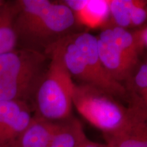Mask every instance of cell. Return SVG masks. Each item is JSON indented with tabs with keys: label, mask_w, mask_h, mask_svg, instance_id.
<instances>
[{
	"label": "cell",
	"mask_w": 147,
	"mask_h": 147,
	"mask_svg": "<svg viewBox=\"0 0 147 147\" xmlns=\"http://www.w3.org/2000/svg\"><path fill=\"white\" fill-rule=\"evenodd\" d=\"M49 63V56L43 53L24 49L0 55V80L45 71Z\"/></svg>",
	"instance_id": "8"
},
{
	"label": "cell",
	"mask_w": 147,
	"mask_h": 147,
	"mask_svg": "<svg viewBox=\"0 0 147 147\" xmlns=\"http://www.w3.org/2000/svg\"><path fill=\"white\" fill-rule=\"evenodd\" d=\"M5 1H4V0H0V6H1V5H2L3 3H4Z\"/></svg>",
	"instance_id": "18"
},
{
	"label": "cell",
	"mask_w": 147,
	"mask_h": 147,
	"mask_svg": "<svg viewBox=\"0 0 147 147\" xmlns=\"http://www.w3.org/2000/svg\"><path fill=\"white\" fill-rule=\"evenodd\" d=\"M81 147H108V145L106 144H102V143H98L93 142L88 139L84 143L83 145Z\"/></svg>",
	"instance_id": "17"
},
{
	"label": "cell",
	"mask_w": 147,
	"mask_h": 147,
	"mask_svg": "<svg viewBox=\"0 0 147 147\" xmlns=\"http://www.w3.org/2000/svg\"><path fill=\"white\" fill-rule=\"evenodd\" d=\"M15 1H5L0 6V55L17 49V38L14 29Z\"/></svg>",
	"instance_id": "14"
},
{
	"label": "cell",
	"mask_w": 147,
	"mask_h": 147,
	"mask_svg": "<svg viewBox=\"0 0 147 147\" xmlns=\"http://www.w3.org/2000/svg\"><path fill=\"white\" fill-rule=\"evenodd\" d=\"M58 123L34 115L29 126L16 140L14 147H49Z\"/></svg>",
	"instance_id": "12"
},
{
	"label": "cell",
	"mask_w": 147,
	"mask_h": 147,
	"mask_svg": "<svg viewBox=\"0 0 147 147\" xmlns=\"http://www.w3.org/2000/svg\"><path fill=\"white\" fill-rule=\"evenodd\" d=\"M46 69L0 80V100L23 101L32 104L35 92Z\"/></svg>",
	"instance_id": "11"
},
{
	"label": "cell",
	"mask_w": 147,
	"mask_h": 147,
	"mask_svg": "<svg viewBox=\"0 0 147 147\" xmlns=\"http://www.w3.org/2000/svg\"><path fill=\"white\" fill-rule=\"evenodd\" d=\"M126 84L128 99L135 101L147 110V59L140 63Z\"/></svg>",
	"instance_id": "15"
},
{
	"label": "cell",
	"mask_w": 147,
	"mask_h": 147,
	"mask_svg": "<svg viewBox=\"0 0 147 147\" xmlns=\"http://www.w3.org/2000/svg\"><path fill=\"white\" fill-rule=\"evenodd\" d=\"M128 118L119 131L104 135L108 147H147V110L128 100Z\"/></svg>",
	"instance_id": "7"
},
{
	"label": "cell",
	"mask_w": 147,
	"mask_h": 147,
	"mask_svg": "<svg viewBox=\"0 0 147 147\" xmlns=\"http://www.w3.org/2000/svg\"><path fill=\"white\" fill-rule=\"evenodd\" d=\"M88 139L81 123L71 117L58 123L49 147H81Z\"/></svg>",
	"instance_id": "13"
},
{
	"label": "cell",
	"mask_w": 147,
	"mask_h": 147,
	"mask_svg": "<svg viewBox=\"0 0 147 147\" xmlns=\"http://www.w3.org/2000/svg\"><path fill=\"white\" fill-rule=\"evenodd\" d=\"M109 9L112 26L127 29L147 22V1L109 0Z\"/></svg>",
	"instance_id": "10"
},
{
	"label": "cell",
	"mask_w": 147,
	"mask_h": 147,
	"mask_svg": "<svg viewBox=\"0 0 147 147\" xmlns=\"http://www.w3.org/2000/svg\"><path fill=\"white\" fill-rule=\"evenodd\" d=\"M70 38L80 53L84 84L94 86L117 98H127L125 86L110 76L101 61L96 36L89 32L73 33Z\"/></svg>",
	"instance_id": "5"
},
{
	"label": "cell",
	"mask_w": 147,
	"mask_h": 147,
	"mask_svg": "<svg viewBox=\"0 0 147 147\" xmlns=\"http://www.w3.org/2000/svg\"><path fill=\"white\" fill-rule=\"evenodd\" d=\"M96 38L100 60L106 71L116 81L127 83L140 63V55L144 49L138 31L110 26Z\"/></svg>",
	"instance_id": "3"
},
{
	"label": "cell",
	"mask_w": 147,
	"mask_h": 147,
	"mask_svg": "<svg viewBox=\"0 0 147 147\" xmlns=\"http://www.w3.org/2000/svg\"><path fill=\"white\" fill-rule=\"evenodd\" d=\"M0 147H1V146H0Z\"/></svg>",
	"instance_id": "19"
},
{
	"label": "cell",
	"mask_w": 147,
	"mask_h": 147,
	"mask_svg": "<svg viewBox=\"0 0 147 147\" xmlns=\"http://www.w3.org/2000/svg\"><path fill=\"white\" fill-rule=\"evenodd\" d=\"M76 23L90 29L106 27L110 21L109 0H67Z\"/></svg>",
	"instance_id": "9"
},
{
	"label": "cell",
	"mask_w": 147,
	"mask_h": 147,
	"mask_svg": "<svg viewBox=\"0 0 147 147\" xmlns=\"http://www.w3.org/2000/svg\"><path fill=\"white\" fill-rule=\"evenodd\" d=\"M49 63L34 96V115L52 122L71 117L75 82L66 68L61 40L47 53Z\"/></svg>",
	"instance_id": "2"
},
{
	"label": "cell",
	"mask_w": 147,
	"mask_h": 147,
	"mask_svg": "<svg viewBox=\"0 0 147 147\" xmlns=\"http://www.w3.org/2000/svg\"><path fill=\"white\" fill-rule=\"evenodd\" d=\"M14 29L17 49L47 53L72 33L74 15L63 1L15 0Z\"/></svg>",
	"instance_id": "1"
},
{
	"label": "cell",
	"mask_w": 147,
	"mask_h": 147,
	"mask_svg": "<svg viewBox=\"0 0 147 147\" xmlns=\"http://www.w3.org/2000/svg\"><path fill=\"white\" fill-rule=\"evenodd\" d=\"M72 103L80 115L104 135L119 131L127 120V106L122 105L115 97L94 86L75 83Z\"/></svg>",
	"instance_id": "4"
},
{
	"label": "cell",
	"mask_w": 147,
	"mask_h": 147,
	"mask_svg": "<svg viewBox=\"0 0 147 147\" xmlns=\"http://www.w3.org/2000/svg\"><path fill=\"white\" fill-rule=\"evenodd\" d=\"M138 31L140 40L143 48L147 47V27Z\"/></svg>",
	"instance_id": "16"
},
{
	"label": "cell",
	"mask_w": 147,
	"mask_h": 147,
	"mask_svg": "<svg viewBox=\"0 0 147 147\" xmlns=\"http://www.w3.org/2000/svg\"><path fill=\"white\" fill-rule=\"evenodd\" d=\"M34 116V108L30 103L0 100V146L14 147Z\"/></svg>",
	"instance_id": "6"
}]
</instances>
